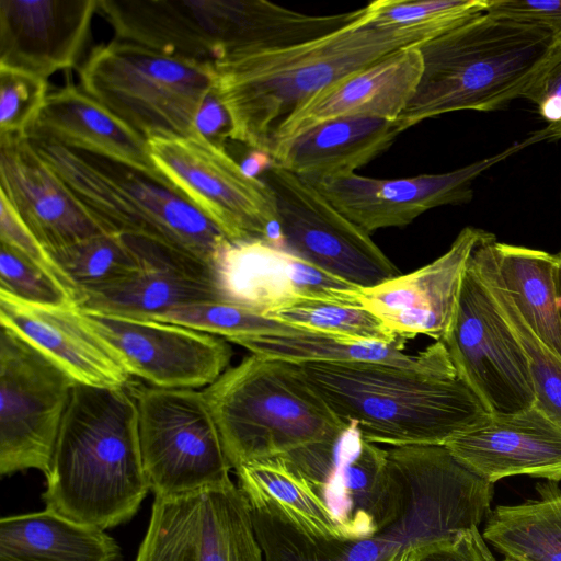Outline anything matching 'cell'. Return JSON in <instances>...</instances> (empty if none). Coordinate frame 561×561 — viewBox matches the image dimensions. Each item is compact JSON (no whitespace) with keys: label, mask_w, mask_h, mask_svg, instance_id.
<instances>
[{"label":"cell","mask_w":561,"mask_h":561,"mask_svg":"<svg viewBox=\"0 0 561 561\" xmlns=\"http://www.w3.org/2000/svg\"><path fill=\"white\" fill-rule=\"evenodd\" d=\"M453 27L382 26L366 5L356 19L328 34L216 61L215 91L229 115V139L270 156L278 128L313 95Z\"/></svg>","instance_id":"cell-1"},{"label":"cell","mask_w":561,"mask_h":561,"mask_svg":"<svg viewBox=\"0 0 561 561\" xmlns=\"http://www.w3.org/2000/svg\"><path fill=\"white\" fill-rule=\"evenodd\" d=\"M404 486L401 513L362 539H318L252 513L263 561H410L421 547L478 527L491 512L493 483L460 462L445 445L389 447Z\"/></svg>","instance_id":"cell-2"},{"label":"cell","mask_w":561,"mask_h":561,"mask_svg":"<svg viewBox=\"0 0 561 561\" xmlns=\"http://www.w3.org/2000/svg\"><path fill=\"white\" fill-rule=\"evenodd\" d=\"M45 477V510L75 523L105 530L137 513L150 489L126 387L75 386Z\"/></svg>","instance_id":"cell-3"},{"label":"cell","mask_w":561,"mask_h":561,"mask_svg":"<svg viewBox=\"0 0 561 561\" xmlns=\"http://www.w3.org/2000/svg\"><path fill=\"white\" fill-rule=\"evenodd\" d=\"M345 425L389 447L446 445L491 414L454 366L421 370L376 363L297 364Z\"/></svg>","instance_id":"cell-4"},{"label":"cell","mask_w":561,"mask_h":561,"mask_svg":"<svg viewBox=\"0 0 561 561\" xmlns=\"http://www.w3.org/2000/svg\"><path fill=\"white\" fill-rule=\"evenodd\" d=\"M557 43L540 27L483 12L417 46L414 95L398 117L405 129L440 114L500 110L522 98Z\"/></svg>","instance_id":"cell-5"},{"label":"cell","mask_w":561,"mask_h":561,"mask_svg":"<svg viewBox=\"0 0 561 561\" xmlns=\"http://www.w3.org/2000/svg\"><path fill=\"white\" fill-rule=\"evenodd\" d=\"M28 139L104 232L153 240L210 266L228 239L168 181L100 154Z\"/></svg>","instance_id":"cell-6"},{"label":"cell","mask_w":561,"mask_h":561,"mask_svg":"<svg viewBox=\"0 0 561 561\" xmlns=\"http://www.w3.org/2000/svg\"><path fill=\"white\" fill-rule=\"evenodd\" d=\"M232 470L337 437L345 426L297 364L251 354L203 388Z\"/></svg>","instance_id":"cell-7"},{"label":"cell","mask_w":561,"mask_h":561,"mask_svg":"<svg viewBox=\"0 0 561 561\" xmlns=\"http://www.w3.org/2000/svg\"><path fill=\"white\" fill-rule=\"evenodd\" d=\"M117 41L216 62L288 45L294 13L264 0H98Z\"/></svg>","instance_id":"cell-8"},{"label":"cell","mask_w":561,"mask_h":561,"mask_svg":"<svg viewBox=\"0 0 561 561\" xmlns=\"http://www.w3.org/2000/svg\"><path fill=\"white\" fill-rule=\"evenodd\" d=\"M79 75L88 95L146 139L197 135L196 115L215 88L211 62L117 39L93 48Z\"/></svg>","instance_id":"cell-9"},{"label":"cell","mask_w":561,"mask_h":561,"mask_svg":"<svg viewBox=\"0 0 561 561\" xmlns=\"http://www.w3.org/2000/svg\"><path fill=\"white\" fill-rule=\"evenodd\" d=\"M149 489L174 496L231 481L232 467L203 390L129 381Z\"/></svg>","instance_id":"cell-10"},{"label":"cell","mask_w":561,"mask_h":561,"mask_svg":"<svg viewBox=\"0 0 561 561\" xmlns=\"http://www.w3.org/2000/svg\"><path fill=\"white\" fill-rule=\"evenodd\" d=\"M160 174L229 240L263 239L283 248L274 195L226 150L201 135L147 139Z\"/></svg>","instance_id":"cell-11"},{"label":"cell","mask_w":561,"mask_h":561,"mask_svg":"<svg viewBox=\"0 0 561 561\" xmlns=\"http://www.w3.org/2000/svg\"><path fill=\"white\" fill-rule=\"evenodd\" d=\"M282 456L305 477L345 540L370 537L401 513L404 486L388 449L366 440L353 425L335 438Z\"/></svg>","instance_id":"cell-12"},{"label":"cell","mask_w":561,"mask_h":561,"mask_svg":"<svg viewBox=\"0 0 561 561\" xmlns=\"http://www.w3.org/2000/svg\"><path fill=\"white\" fill-rule=\"evenodd\" d=\"M440 342L458 377L491 415L514 414L535 405L526 354L471 259L453 322Z\"/></svg>","instance_id":"cell-13"},{"label":"cell","mask_w":561,"mask_h":561,"mask_svg":"<svg viewBox=\"0 0 561 561\" xmlns=\"http://www.w3.org/2000/svg\"><path fill=\"white\" fill-rule=\"evenodd\" d=\"M77 382L11 330L0 329V473L47 472Z\"/></svg>","instance_id":"cell-14"},{"label":"cell","mask_w":561,"mask_h":561,"mask_svg":"<svg viewBox=\"0 0 561 561\" xmlns=\"http://www.w3.org/2000/svg\"><path fill=\"white\" fill-rule=\"evenodd\" d=\"M262 180L275 198L285 250L363 289L400 275L368 232L300 176L272 161Z\"/></svg>","instance_id":"cell-15"},{"label":"cell","mask_w":561,"mask_h":561,"mask_svg":"<svg viewBox=\"0 0 561 561\" xmlns=\"http://www.w3.org/2000/svg\"><path fill=\"white\" fill-rule=\"evenodd\" d=\"M135 561H263L250 505L231 480L154 496Z\"/></svg>","instance_id":"cell-16"},{"label":"cell","mask_w":561,"mask_h":561,"mask_svg":"<svg viewBox=\"0 0 561 561\" xmlns=\"http://www.w3.org/2000/svg\"><path fill=\"white\" fill-rule=\"evenodd\" d=\"M77 310L129 377L147 385L199 389L229 368L233 351L216 335L148 318Z\"/></svg>","instance_id":"cell-17"},{"label":"cell","mask_w":561,"mask_h":561,"mask_svg":"<svg viewBox=\"0 0 561 561\" xmlns=\"http://www.w3.org/2000/svg\"><path fill=\"white\" fill-rule=\"evenodd\" d=\"M211 270L222 301L264 316L300 299L360 302L363 293V288L257 238L225 240Z\"/></svg>","instance_id":"cell-18"},{"label":"cell","mask_w":561,"mask_h":561,"mask_svg":"<svg viewBox=\"0 0 561 561\" xmlns=\"http://www.w3.org/2000/svg\"><path fill=\"white\" fill-rule=\"evenodd\" d=\"M536 140H541L538 133L496 156L446 173L391 180L351 173L305 181L345 217L370 233L383 228L404 227L438 206L468 203L478 175Z\"/></svg>","instance_id":"cell-19"},{"label":"cell","mask_w":561,"mask_h":561,"mask_svg":"<svg viewBox=\"0 0 561 561\" xmlns=\"http://www.w3.org/2000/svg\"><path fill=\"white\" fill-rule=\"evenodd\" d=\"M490 234L482 229L463 228L447 252L436 260L363 289L362 305L404 340L424 334L442 341L453 322L471 255Z\"/></svg>","instance_id":"cell-20"},{"label":"cell","mask_w":561,"mask_h":561,"mask_svg":"<svg viewBox=\"0 0 561 561\" xmlns=\"http://www.w3.org/2000/svg\"><path fill=\"white\" fill-rule=\"evenodd\" d=\"M98 0H0V67L44 79L73 68Z\"/></svg>","instance_id":"cell-21"},{"label":"cell","mask_w":561,"mask_h":561,"mask_svg":"<svg viewBox=\"0 0 561 561\" xmlns=\"http://www.w3.org/2000/svg\"><path fill=\"white\" fill-rule=\"evenodd\" d=\"M0 193L50 254L104 233L35 151L27 136H0Z\"/></svg>","instance_id":"cell-22"},{"label":"cell","mask_w":561,"mask_h":561,"mask_svg":"<svg viewBox=\"0 0 561 561\" xmlns=\"http://www.w3.org/2000/svg\"><path fill=\"white\" fill-rule=\"evenodd\" d=\"M423 69L417 47L400 50L317 93L278 128L271 159L298 136L342 117L397 121L416 90Z\"/></svg>","instance_id":"cell-23"},{"label":"cell","mask_w":561,"mask_h":561,"mask_svg":"<svg viewBox=\"0 0 561 561\" xmlns=\"http://www.w3.org/2000/svg\"><path fill=\"white\" fill-rule=\"evenodd\" d=\"M491 483L512 476L561 481V426L536 405L485 423L445 445Z\"/></svg>","instance_id":"cell-24"},{"label":"cell","mask_w":561,"mask_h":561,"mask_svg":"<svg viewBox=\"0 0 561 561\" xmlns=\"http://www.w3.org/2000/svg\"><path fill=\"white\" fill-rule=\"evenodd\" d=\"M0 323L77 383L118 388L130 381L129 375L84 324L77 307L33 305L0 293Z\"/></svg>","instance_id":"cell-25"},{"label":"cell","mask_w":561,"mask_h":561,"mask_svg":"<svg viewBox=\"0 0 561 561\" xmlns=\"http://www.w3.org/2000/svg\"><path fill=\"white\" fill-rule=\"evenodd\" d=\"M26 136L100 154L165 180L150 158L147 139L70 82L48 93Z\"/></svg>","instance_id":"cell-26"},{"label":"cell","mask_w":561,"mask_h":561,"mask_svg":"<svg viewBox=\"0 0 561 561\" xmlns=\"http://www.w3.org/2000/svg\"><path fill=\"white\" fill-rule=\"evenodd\" d=\"M402 131L398 121L336 118L298 136L272 161L304 180L346 175L387 150Z\"/></svg>","instance_id":"cell-27"},{"label":"cell","mask_w":561,"mask_h":561,"mask_svg":"<svg viewBox=\"0 0 561 561\" xmlns=\"http://www.w3.org/2000/svg\"><path fill=\"white\" fill-rule=\"evenodd\" d=\"M492 272L536 335L561 358V307L557 254L501 243L491 234L482 242Z\"/></svg>","instance_id":"cell-28"},{"label":"cell","mask_w":561,"mask_h":561,"mask_svg":"<svg viewBox=\"0 0 561 561\" xmlns=\"http://www.w3.org/2000/svg\"><path fill=\"white\" fill-rule=\"evenodd\" d=\"M234 472L252 511L309 537L345 540L324 504L286 457L252 461Z\"/></svg>","instance_id":"cell-29"},{"label":"cell","mask_w":561,"mask_h":561,"mask_svg":"<svg viewBox=\"0 0 561 561\" xmlns=\"http://www.w3.org/2000/svg\"><path fill=\"white\" fill-rule=\"evenodd\" d=\"M105 530L43 511L0 520V561H121Z\"/></svg>","instance_id":"cell-30"},{"label":"cell","mask_w":561,"mask_h":561,"mask_svg":"<svg viewBox=\"0 0 561 561\" xmlns=\"http://www.w3.org/2000/svg\"><path fill=\"white\" fill-rule=\"evenodd\" d=\"M234 344L247 348L251 354L293 364L376 363L421 370H439L454 366L440 341L417 355L405 354V343L352 341L314 332L248 337L238 340Z\"/></svg>","instance_id":"cell-31"},{"label":"cell","mask_w":561,"mask_h":561,"mask_svg":"<svg viewBox=\"0 0 561 561\" xmlns=\"http://www.w3.org/2000/svg\"><path fill=\"white\" fill-rule=\"evenodd\" d=\"M207 301H222L214 282L156 268L77 294V308L136 318Z\"/></svg>","instance_id":"cell-32"},{"label":"cell","mask_w":561,"mask_h":561,"mask_svg":"<svg viewBox=\"0 0 561 561\" xmlns=\"http://www.w3.org/2000/svg\"><path fill=\"white\" fill-rule=\"evenodd\" d=\"M536 489L537 499L492 510L482 536L506 558L561 561V489L552 481Z\"/></svg>","instance_id":"cell-33"},{"label":"cell","mask_w":561,"mask_h":561,"mask_svg":"<svg viewBox=\"0 0 561 561\" xmlns=\"http://www.w3.org/2000/svg\"><path fill=\"white\" fill-rule=\"evenodd\" d=\"M483 241L474 249L471 262L526 354L535 391V405L561 426V358L529 328L507 293L497 283L482 248Z\"/></svg>","instance_id":"cell-34"},{"label":"cell","mask_w":561,"mask_h":561,"mask_svg":"<svg viewBox=\"0 0 561 561\" xmlns=\"http://www.w3.org/2000/svg\"><path fill=\"white\" fill-rule=\"evenodd\" d=\"M302 330L352 341L405 343L360 302L300 299L266 316Z\"/></svg>","instance_id":"cell-35"},{"label":"cell","mask_w":561,"mask_h":561,"mask_svg":"<svg viewBox=\"0 0 561 561\" xmlns=\"http://www.w3.org/2000/svg\"><path fill=\"white\" fill-rule=\"evenodd\" d=\"M75 286L81 289L108 284L142 270L121 234L100 233L50 253Z\"/></svg>","instance_id":"cell-36"},{"label":"cell","mask_w":561,"mask_h":561,"mask_svg":"<svg viewBox=\"0 0 561 561\" xmlns=\"http://www.w3.org/2000/svg\"><path fill=\"white\" fill-rule=\"evenodd\" d=\"M148 319L187 327L231 343L248 337L309 332L227 301L180 306Z\"/></svg>","instance_id":"cell-37"},{"label":"cell","mask_w":561,"mask_h":561,"mask_svg":"<svg viewBox=\"0 0 561 561\" xmlns=\"http://www.w3.org/2000/svg\"><path fill=\"white\" fill-rule=\"evenodd\" d=\"M0 293L49 307H77L76 296L51 273L0 242Z\"/></svg>","instance_id":"cell-38"},{"label":"cell","mask_w":561,"mask_h":561,"mask_svg":"<svg viewBox=\"0 0 561 561\" xmlns=\"http://www.w3.org/2000/svg\"><path fill=\"white\" fill-rule=\"evenodd\" d=\"M367 7L373 21L382 26H456L483 13L486 0H377Z\"/></svg>","instance_id":"cell-39"},{"label":"cell","mask_w":561,"mask_h":561,"mask_svg":"<svg viewBox=\"0 0 561 561\" xmlns=\"http://www.w3.org/2000/svg\"><path fill=\"white\" fill-rule=\"evenodd\" d=\"M47 95V79L0 67V136H26Z\"/></svg>","instance_id":"cell-40"},{"label":"cell","mask_w":561,"mask_h":561,"mask_svg":"<svg viewBox=\"0 0 561 561\" xmlns=\"http://www.w3.org/2000/svg\"><path fill=\"white\" fill-rule=\"evenodd\" d=\"M537 105L543 139L561 138V44H557L523 96Z\"/></svg>","instance_id":"cell-41"},{"label":"cell","mask_w":561,"mask_h":561,"mask_svg":"<svg viewBox=\"0 0 561 561\" xmlns=\"http://www.w3.org/2000/svg\"><path fill=\"white\" fill-rule=\"evenodd\" d=\"M0 242L15 249L58 278L77 299V290L50 254L21 220L8 198L0 193Z\"/></svg>","instance_id":"cell-42"},{"label":"cell","mask_w":561,"mask_h":561,"mask_svg":"<svg viewBox=\"0 0 561 561\" xmlns=\"http://www.w3.org/2000/svg\"><path fill=\"white\" fill-rule=\"evenodd\" d=\"M484 12L543 28L561 44V0H486Z\"/></svg>","instance_id":"cell-43"},{"label":"cell","mask_w":561,"mask_h":561,"mask_svg":"<svg viewBox=\"0 0 561 561\" xmlns=\"http://www.w3.org/2000/svg\"><path fill=\"white\" fill-rule=\"evenodd\" d=\"M413 561H495L478 527L417 549Z\"/></svg>","instance_id":"cell-44"},{"label":"cell","mask_w":561,"mask_h":561,"mask_svg":"<svg viewBox=\"0 0 561 561\" xmlns=\"http://www.w3.org/2000/svg\"><path fill=\"white\" fill-rule=\"evenodd\" d=\"M196 134L224 147L230 135L229 115L219 100L215 88L205 98L195 118Z\"/></svg>","instance_id":"cell-45"},{"label":"cell","mask_w":561,"mask_h":561,"mask_svg":"<svg viewBox=\"0 0 561 561\" xmlns=\"http://www.w3.org/2000/svg\"><path fill=\"white\" fill-rule=\"evenodd\" d=\"M271 163L272 159L268 154L253 150L241 164V168L247 175L256 178L257 173H260L263 168H268Z\"/></svg>","instance_id":"cell-46"},{"label":"cell","mask_w":561,"mask_h":561,"mask_svg":"<svg viewBox=\"0 0 561 561\" xmlns=\"http://www.w3.org/2000/svg\"><path fill=\"white\" fill-rule=\"evenodd\" d=\"M557 286L561 307V252L557 254Z\"/></svg>","instance_id":"cell-47"},{"label":"cell","mask_w":561,"mask_h":561,"mask_svg":"<svg viewBox=\"0 0 561 561\" xmlns=\"http://www.w3.org/2000/svg\"><path fill=\"white\" fill-rule=\"evenodd\" d=\"M503 561H518V560H515V559H512V558H506L503 560Z\"/></svg>","instance_id":"cell-48"},{"label":"cell","mask_w":561,"mask_h":561,"mask_svg":"<svg viewBox=\"0 0 561 561\" xmlns=\"http://www.w3.org/2000/svg\"><path fill=\"white\" fill-rule=\"evenodd\" d=\"M414 553H415V552H414ZM413 556H414V554H413ZM413 556H412V558H411V560H410V561H413Z\"/></svg>","instance_id":"cell-49"}]
</instances>
